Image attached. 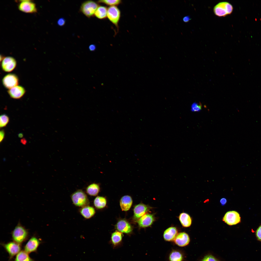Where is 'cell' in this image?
Wrapping results in <instances>:
<instances>
[{"instance_id":"cell-1","label":"cell","mask_w":261,"mask_h":261,"mask_svg":"<svg viewBox=\"0 0 261 261\" xmlns=\"http://www.w3.org/2000/svg\"><path fill=\"white\" fill-rule=\"evenodd\" d=\"M72 203L76 206L81 208L89 205L90 202L86 194L82 190L78 189L71 195Z\"/></svg>"},{"instance_id":"cell-2","label":"cell","mask_w":261,"mask_h":261,"mask_svg":"<svg viewBox=\"0 0 261 261\" xmlns=\"http://www.w3.org/2000/svg\"><path fill=\"white\" fill-rule=\"evenodd\" d=\"M98 6V4L94 1L87 0L82 4L80 10L86 17L90 18L94 15Z\"/></svg>"},{"instance_id":"cell-3","label":"cell","mask_w":261,"mask_h":261,"mask_svg":"<svg viewBox=\"0 0 261 261\" xmlns=\"http://www.w3.org/2000/svg\"><path fill=\"white\" fill-rule=\"evenodd\" d=\"M28 235L27 231L19 225L15 227L12 233V237L14 241L20 244L27 239Z\"/></svg>"},{"instance_id":"cell-4","label":"cell","mask_w":261,"mask_h":261,"mask_svg":"<svg viewBox=\"0 0 261 261\" xmlns=\"http://www.w3.org/2000/svg\"><path fill=\"white\" fill-rule=\"evenodd\" d=\"M120 15V11L116 6H110L108 9L107 17L117 27H118Z\"/></svg>"},{"instance_id":"cell-5","label":"cell","mask_w":261,"mask_h":261,"mask_svg":"<svg viewBox=\"0 0 261 261\" xmlns=\"http://www.w3.org/2000/svg\"><path fill=\"white\" fill-rule=\"evenodd\" d=\"M2 82L4 87L9 89L18 85L19 79L15 74L9 73L4 76L2 79Z\"/></svg>"},{"instance_id":"cell-6","label":"cell","mask_w":261,"mask_h":261,"mask_svg":"<svg viewBox=\"0 0 261 261\" xmlns=\"http://www.w3.org/2000/svg\"><path fill=\"white\" fill-rule=\"evenodd\" d=\"M223 221L230 225H236L239 223L241 220L239 214L235 211H231L226 212L223 219Z\"/></svg>"},{"instance_id":"cell-7","label":"cell","mask_w":261,"mask_h":261,"mask_svg":"<svg viewBox=\"0 0 261 261\" xmlns=\"http://www.w3.org/2000/svg\"><path fill=\"white\" fill-rule=\"evenodd\" d=\"M18 5V8L20 11L27 13H36L37 9L36 4L31 0H20Z\"/></svg>"},{"instance_id":"cell-8","label":"cell","mask_w":261,"mask_h":261,"mask_svg":"<svg viewBox=\"0 0 261 261\" xmlns=\"http://www.w3.org/2000/svg\"><path fill=\"white\" fill-rule=\"evenodd\" d=\"M17 61L14 58L11 56H7L4 57L2 61L1 66L3 71L10 72L15 69Z\"/></svg>"},{"instance_id":"cell-9","label":"cell","mask_w":261,"mask_h":261,"mask_svg":"<svg viewBox=\"0 0 261 261\" xmlns=\"http://www.w3.org/2000/svg\"><path fill=\"white\" fill-rule=\"evenodd\" d=\"M2 246L9 254L10 259L18 253L21 249L20 244L14 241L3 244Z\"/></svg>"},{"instance_id":"cell-10","label":"cell","mask_w":261,"mask_h":261,"mask_svg":"<svg viewBox=\"0 0 261 261\" xmlns=\"http://www.w3.org/2000/svg\"><path fill=\"white\" fill-rule=\"evenodd\" d=\"M151 208V207L148 205L142 203L136 205L134 209V220L135 221H138L149 211Z\"/></svg>"},{"instance_id":"cell-11","label":"cell","mask_w":261,"mask_h":261,"mask_svg":"<svg viewBox=\"0 0 261 261\" xmlns=\"http://www.w3.org/2000/svg\"><path fill=\"white\" fill-rule=\"evenodd\" d=\"M185 258L184 251L177 248L171 249L167 256L168 261H184Z\"/></svg>"},{"instance_id":"cell-12","label":"cell","mask_w":261,"mask_h":261,"mask_svg":"<svg viewBox=\"0 0 261 261\" xmlns=\"http://www.w3.org/2000/svg\"><path fill=\"white\" fill-rule=\"evenodd\" d=\"M174 241L178 246L183 247L187 246L189 244L190 239L187 233L181 232L178 233Z\"/></svg>"},{"instance_id":"cell-13","label":"cell","mask_w":261,"mask_h":261,"mask_svg":"<svg viewBox=\"0 0 261 261\" xmlns=\"http://www.w3.org/2000/svg\"><path fill=\"white\" fill-rule=\"evenodd\" d=\"M26 92L24 87L18 85L8 89L7 92L11 98L19 99L23 96Z\"/></svg>"},{"instance_id":"cell-14","label":"cell","mask_w":261,"mask_h":261,"mask_svg":"<svg viewBox=\"0 0 261 261\" xmlns=\"http://www.w3.org/2000/svg\"><path fill=\"white\" fill-rule=\"evenodd\" d=\"M155 217L152 214L146 213L137 221L139 226L144 228L151 226L155 221Z\"/></svg>"},{"instance_id":"cell-15","label":"cell","mask_w":261,"mask_h":261,"mask_svg":"<svg viewBox=\"0 0 261 261\" xmlns=\"http://www.w3.org/2000/svg\"><path fill=\"white\" fill-rule=\"evenodd\" d=\"M40 241L36 237H33L28 241L24 247V251L28 254L36 251Z\"/></svg>"},{"instance_id":"cell-16","label":"cell","mask_w":261,"mask_h":261,"mask_svg":"<svg viewBox=\"0 0 261 261\" xmlns=\"http://www.w3.org/2000/svg\"><path fill=\"white\" fill-rule=\"evenodd\" d=\"M116 228L119 232L127 234L130 233L133 230L130 224L124 219L120 220L118 222L116 225Z\"/></svg>"},{"instance_id":"cell-17","label":"cell","mask_w":261,"mask_h":261,"mask_svg":"<svg viewBox=\"0 0 261 261\" xmlns=\"http://www.w3.org/2000/svg\"><path fill=\"white\" fill-rule=\"evenodd\" d=\"M178 234L176 228L175 227H171L164 231L163 235V238L167 241H174Z\"/></svg>"},{"instance_id":"cell-18","label":"cell","mask_w":261,"mask_h":261,"mask_svg":"<svg viewBox=\"0 0 261 261\" xmlns=\"http://www.w3.org/2000/svg\"><path fill=\"white\" fill-rule=\"evenodd\" d=\"M81 215L85 218L89 219L93 217L95 213L94 208L89 205L85 206L80 208L79 210Z\"/></svg>"},{"instance_id":"cell-19","label":"cell","mask_w":261,"mask_h":261,"mask_svg":"<svg viewBox=\"0 0 261 261\" xmlns=\"http://www.w3.org/2000/svg\"><path fill=\"white\" fill-rule=\"evenodd\" d=\"M132 203V199L128 195L123 196L120 200V205L122 211H126L129 210L131 208Z\"/></svg>"},{"instance_id":"cell-20","label":"cell","mask_w":261,"mask_h":261,"mask_svg":"<svg viewBox=\"0 0 261 261\" xmlns=\"http://www.w3.org/2000/svg\"><path fill=\"white\" fill-rule=\"evenodd\" d=\"M215 14L219 17H224L228 14L225 6V2H220L215 6L213 8Z\"/></svg>"},{"instance_id":"cell-21","label":"cell","mask_w":261,"mask_h":261,"mask_svg":"<svg viewBox=\"0 0 261 261\" xmlns=\"http://www.w3.org/2000/svg\"><path fill=\"white\" fill-rule=\"evenodd\" d=\"M100 188L98 184L93 183L89 185L86 188V193L88 195L92 196H95L99 193Z\"/></svg>"},{"instance_id":"cell-22","label":"cell","mask_w":261,"mask_h":261,"mask_svg":"<svg viewBox=\"0 0 261 261\" xmlns=\"http://www.w3.org/2000/svg\"><path fill=\"white\" fill-rule=\"evenodd\" d=\"M122 232L116 231L112 234L111 237V242L114 247L120 246L122 241Z\"/></svg>"},{"instance_id":"cell-23","label":"cell","mask_w":261,"mask_h":261,"mask_svg":"<svg viewBox=\"0 0 261 261\" xmlns=\"http://www.w3.org/2000/svg\"><path fill=\"white\" fill-rule=\"evenodd\" d=\"M179 219L181 224L184 227H188L191 225V218L190 216L187 213H181L179 216Z\"/></svg>"},{"instance_id":"cell-24","label":"cell","mask_w":261,"mask_h":261,"mask_svg":"<svg viewBox=\"0 0 261 261\" xmlns=\"http://www.w3.org/2000/svg\"><path fill=\"white\" fill-rule=\"evenodd\" d=\"M107 10L108 9L105 7L99 6L95 12L94 15L99 19H104L107 17Z\"/></svg>"},{"instance_id":"cell-25","label":"cell","mask_w":261,"mask_h":261,"mask_svg":"<svg viewBox=\"0 0 261 261\" xmlns=\"http://www.w3.org/2000/svg\"><path fill=\"white\" fill-rule=\"evenodd\" d=\"M93 203L94 207L97 209H101L105 207L107 203L105 198L102 196H98L95 198Z\"/></svg>"},{"instance_id":"cell-26","label":"cell","mask_w":261,"mask_h":261,"mask_svg":"<svg viewBox=\"0 0 261 261\" xmlns=\"http://www.w3.org/2000/svg\"><path fill=\"white\" fill-rule=\"evenodd\" d=\"M14 261H35L24 251H20L16 255Z\"/></svg>"},{"instance_id":"cell-27","label":"cell","mask_w":261,"mask_h":261,"mask_svg":"<svg viewBox=\"0 0 261 261\" xmlns=\"http://www.w3.org/2000/svg\"><path fill=\"white\" fill-rule=\"evenodd\" d=\"M9 118L7 115L5 114L1 115L0 117V128L6 127L9 123Z\"/></svg>"},{"instance_id":"cell-28","label":"cell","mask_w":261,"mask_h":261,"mask_svg":"<svg viewBox=\"0 0 261 261\" xmlns=\"http://www.w3.org/2000/svg\"><path fill=\"white\" fill-rule=\"evenodd\" d=\"M98 2L103 3L110 6H115L120 4L121 1L120 0H102L98 1Z\"/></svg>"},{"instance_id":"cell-29","label":"cell","mask_w":261,"mask_h":261,"mask_svg":"<svg viewBox=\"0 0 261 261\" xmlns=\"http://www.w3.org/2000/svg\"><path fill=\"white\" fill-rule=\"evenodd\" d=\"M225 6L228 15L231 14L233 10V7L232 5L228 2H225Z\"/></svg>"},{"instance_id":"cell-30","label":"cell","mask_w":261,"mask_h":261,"mask_svg":"<svg viewBox=\"0 0 261 261\" xmlns=\"http://www.w3.org/2000/svg\"><path fill=\"white\" fill-rule=\"evenodd\" d=\"M201 261H220L213 256L208 255L205 256Z\"/></svg>"},{"instance_id":"cell-31","label":"cell","mask_w":261,"mask_h":261,"mask_svg":"<svg viewBox=\"0 0 261 261\" xmlns=\"http://www.w3.org/2000/svg\"><path fill=\"white\" fill-rule=\"evenodd\" d=\"M202 108V106L201 104L195 103L192 105V110L194 111H199L201 110Z\"/></svg>"},{"instance_id":"cell-32","label":"cell","mask_w":261,"mask_h":261,"mask_svg":"<svg viewBox=\"0 0 261 261\" xmlns=\"http://www.w3.org/2000/svg\"><path fill=\"white\" fill-rule=\"evenodd\" d=\"M256 235L258 239L261 241V225L257 229Z\"/></svg>"},{"instance_id":"cell-33","label":"cell","mask_w":261,"mask_h":261,"mask_svg":"<svg viewBox=\"0 0 261 261\" xmlns=\"http://www.w3.org/2000/svg\"><path fill=\"white\" fill-rule=\"evenodd\" d=\"M65 20L63 18H61L59 19L57 22L58 25L60 26H63L65 24Z\"/></svg>"},{"instance_id":"cell-34","label":"cell","mask_w":261,"mask_h":261,"mask_svg":"<svg viewBox=\"0 0 261 261\" xmlns=\"http://www.w3.org/2000/svg\"><path fill=\"white\" fill-rule=\"evenodd\" d=\"M5 132L4 130H0V142H1L4 139L5 136Z\"/></svg>"},{"instance_id":"cell-35","label":"cell","mask_w":261,"mask_h":261,"mask_svg":"<svg viewBox=\"0 0 261 261\" xmlns=\"http://www.w3.org/2000/svg\"><path fill=\"white\" fill-rule=\"evenodd\" d=\"M89 49L91 51H93L95 50L96 49V46L94 44H92L89 45Z\"/></svg>"},{"instance_id":"cell-36","label":"cell","mask_w":261,"mask_h":261,"mask_svg":"<svg viewBox=\"0 0 261 261\" xmlns=\"http://www.w3.org/2000/svg\"><path fill=\"white\" fill-rule=\"evenodd\" d=\"M191 20V18H190L189 16H185L184 17L183 19V21L184 22H188Z\"/></svg>"},{"instance_id":"cell-37","label":"cell","mask_w":261,"mask_h":261,"mask_svg":"<svg viewBox=\"0 0 261 261\" xmlns=\"http://www.w3.org/2000/svg\"><path fill=\"white\" fill-rule=\"evenodd\" d=\"M226 200L225 198H222L220 200V202L222 205H225L226 202Z\"/></svg>"},{"instance_id":"cell-38","label":"cell","mask_w":261,"mask_h":261,"mask_svg":"<svg viewBox=\"0 0 261 261\" xmlns=\"http://www.w3.org/2000/svg\"><path fill=\"white\" fill-rule=\"evenodd\" d=\"M21 142L23 144H25L26 143V141H25V140H21Z\"/></svg>"},{"instance_id":"cell-39","label":"cell","mask_w":261,"mask_h":261,"mask_svg":"<svg viewBox=\"0 0 261 261\" xmlns=\"http://www.w3.org/2000/svg\"><path fill=\"white\" fill-rule=\"evenodd\" d=\"M19 136L20 137H22L23 136V135L22 134H19Z\"/></svg>"}]
</instances>
